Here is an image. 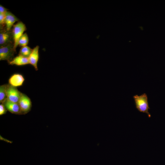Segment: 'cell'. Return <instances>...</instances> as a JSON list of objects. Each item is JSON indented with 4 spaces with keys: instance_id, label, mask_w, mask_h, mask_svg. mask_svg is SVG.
Instances as JSON below:
<instances>
[{
    "instance_id": "1",
    "label": "cell",
    "mask_w": 165,
    "mask_h": 165,
    "mask_svg": "<svg viewBox=\"0 0 165 165\" xmlns=\"http://www.w3.org/2000/svg\"><path fill=\"white\" fill-rule=\"evenodd\" d=\"M133 98L137 109L140 112L146 113L150 118L151 115L148 112L150 108L146 94L144 93L140 96L136 95L133 96Z\"/></svg>"
},
{
    "instance_id": "2",
    "label": "cell",
    "mask_w": 165,
    "mask_h": 165,
    "mask_svg": "<svg viewBox=\"0 0 165 165\" xmlns=\"http://www.w3.org/2000/svg\"><path fill=\"white\" fill-rule=\"evenodd\" d=\"M16 50L14 48L13 43H11L0 47V60L6 61L8 63L14 58Z\"/></svg>"
},
{
    "instance_id": "3",
    "label": "cell",
    "mask_w": 165,
    "mask_h": 165,
    "mask_svg": "<svg viewBox=\"0 0 165 165\" xmlns=\"http://www.w3.org/2000/svg\"><path fill=\"white\" fill-rule=\"evenodd\" d=\"M26 30V26L22 21H18L13 26L12 30L14 48L15 50H16V48L18 45V41L20 38L23 35L24 32Z\"/></svg>"
},
{
    "instance_id": "4",
    "label": "cell",
    "mask_w": 165,
    "mask_h": 165,
    "mask_svg": "<svg viewBox=\"0 0 165 165\" xmlns=\"http://www.w3.org/2000/svg\"><path fill=\"white\" fill-rule=\"evenodd\" d=\"M18 104L22 114H26L31 110V102L30 99L26 95L22 93Z\"/></svg>"
},
{
    "instance_id": "5",
    "label": "cell",
    "mask_w": 165,
    "mask_h": 165,
    "mask_svg": "<svg viewBox=\"0 0 165 165\" xmlns=\"http://www.w3.org/2000/svg\"><path fill=\"white\" fill-rule=\"evenodd\" d=\"M22 93L16 87H13L9 84L7 89V99L9 101L18 103Z\"/></svg>"
},
{
    "instance_id": "6",
    "label": "cell",
    "mask_w": 165,
    "mask_h": 165,
    "mask_svg": "<svg viewBox=\"0 0 165 165\" xmlns=\"http://www.w3.org/2000/svg\"><path fill=\"white\" fill-rule=\"evenodd\" d=\"M13 43V42L12 30L8 31L5 28L0 29V46H4Z\"/></svg>"
},
{
    "instance_id": "7",
    "label": "cell",
    "mask_w": 165,
    "mask_h": 165,
    "mask_svg": "<svg viewBox=\"0 0 165 165\" xmlns=\"http://www.w3.org/2000/svg\"><path fill=\"white\" fill-rule=\"evenodd\" d=\"M25 79L23 76L19 73H15L9 78L8 82L10 85L15 87L22 86Z\"/></svg>"
},
{
    "instance_id": "8",
    "label": "cell",
    "mask_w": 165,
    "mask_h": 165,
    "mask_svg": "<svg viewBox=\"0 0 165 165\" xmlns=\"http://www.w3.org/2000/svg\"><path fill=\"white\" fill-rule=\"evenodd\" d=\"M2 104L4 105L7 110L11 113L15 114H22L18 103L10 101L7 99Z\"/></svg>"
},
{
    "instance_id": "9",
    "label": "cell",
    "mask_w": 165,
    "mask_h": 165,
    "mask_svg": "<svg viewBox=\"0 0 165 165\" xmlns=\"http://www.w3.org/2000/svg\"><path fill=\"white\" fill-rule=\"evenodd\" d=\"M39 46L38 45L34 47L28 58L30 64L32 65L36 71L38 70L37 64L39 58Z\"/></svg>"
},
{
    "instance_id": "10",
    "label": "cell",
    "mask_w": 165,
    "mask_h": 165,
    "mask_svg": "<svg viewBox=\"0 0 165 165\" xmlns=\"http://www.w3.org/2000/svg\"><path fill=\"white\" fill-rule=\"evenodd\" d=\"M5 28L7 31L12 30L14 23L19 21V19L11 12L8 11L6 13Z\"/></svg>"
},
{
    "instance_id": "11",
    "label": "cell",
    "mask_w": 165,
    "mask_h": 165,
    "mask_svg": "<svg viewBox=\"0 0 165 165\" xmlns=\"http://www.w3.org/2000/svg\"><path fill=\"white\" fill-rule=\"evenodd\" d=\"M8 63L10 65L19 66L30 64L28 58L19 54L14 57Z\"/></svg>"
},
{
    "instance_id": "12",
    "label": "cell",
    "mask_w": 165,
    "mask_h": 165,
    "mask_svg": "<svg viewBox=\"0 0 165 165\" xmlns=\"http://www.w3.org/2000/svg\"><path fill=\"white\" fill-rule=\"evenodd\" d=\"M8 84L0 86V103H3L7 99V89Z\"/></svg>"
},
{
    "instance_id": "13",
    "label": "cell",
    "mask_w": 165,
    "mask_h": 165,
    "mask_svg": "<svg viewBox=\"0 0 165 165\" xmlns=\"http://www.w3.org/2000/svg\"><path fill=\"white\" fill-rule=\"evenodd\" d=\"M32 50L33 49L27 46H23L20 49L19 54L25 57L28 58Z\"/></svg>"
},
{
    "instance_id": "14",
    "label": "cell",
    "mask_w": 165,
    "mask_h": 165,
    "mask_svg": "<svg viewBox=\"0 0 165 165\" xmlns=\"http://www.w3.org/2000/svg\"><path fill=\"white\" fill-rule=\"evenodd\" d=\"M29 38L26 33L24 34L20 38L18 43V45L21 47L27 46L28 43Z\"/></svg>"
},
{
    "instance_id": "15",
    "label": "cell",
    "mask_w": 165,
    "mask_h": 165,
    "mask_svg": "<svg viewBox=\"0 0 165 165\" xmlns=\"http://www.w3.org/2000/svg\"><path fill=\"white\" fill-rule=\"evenodd\" d=\"M5 14L0 13V28L2 29L5 28Z\"/></svg>"
},
{
    "instance_id": "16",
    "label": "cell",
    "mask_w": 165,
    "mask_h": 165,
    "mask_svg": "<svg viewBox=\"0 0 165 165\" xmlns=\"http://www.w3.org/2000/svg\"><path fill=\"white\" fill-rule=\"evenodd\" d=\"M7 111L6 108L3 104L0 105V115L2 116L6 113Z\"/></svg>"
},
{
    "instance_id": "17",
    "label": "cell",
    "mask_w": 165,
    "mask_h": 165,
    "mask_svg": "<svg viewBox=\"0 0 165 165\" xmlns=\"http://www.w3.org/2000/svg\"><path fill=\"white\" fill-rule=\"evenodd\" d=\"M7 10V9L0 5V13L5 14L8 11Z\"/></svg>"
}]
</instances>
